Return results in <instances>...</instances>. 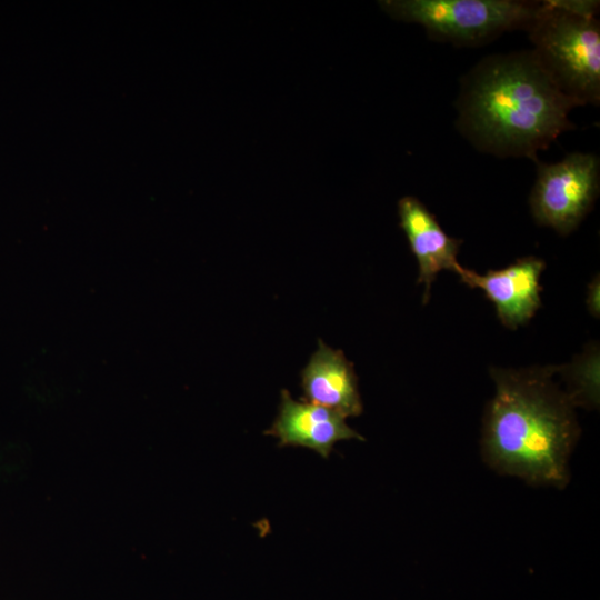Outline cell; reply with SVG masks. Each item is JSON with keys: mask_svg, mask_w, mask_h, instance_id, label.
<instances>
[{"mask_svg": "<svg viewBox=\"0 0 600 600\" xmlns=\"http://www.w3.org/2000/svg\"><path fill=\"white\" fill-rule=\"evenodd\" d=\"M573 107L531 50L494 54L464 77L458 126L482 151L537 160L539 150L573 127Z\"/></svg>", "mask_w": 600, "mask_h": 600, "instance_id": "cell-1", "label": "cell"}, {"mask_svg": "<svg viewBox=\"0 0 600 600\" xmlns=\"http://www.w3.org/2000/svg\"><path fill=\"white\" fill-rule=\"evenodd\" d=\"M398 214L400 227L418 262V283L424 284L422 301L427 303L431 284L440 271L450 270L459 274L462 270L457 259L462 241L449 237L428 208L412 196L398 201Z\"/></svg>", "mask_w": 600, "mask_h": 600, "instance_id": "cell-7", "label": "cell"}, {"mask_svg": "<svg viewBox=\"0 0 600 600\" xmlns=\"http://www.w3.org/2000/svg\"><path fill=\"white\" fill-rule=\"evenodd\" d=\"M599 1H541L527 28L531 50L556 86L576 106L600 101Z\"/></svg>", "mask_w": 600, "mask_h": 600, "instance_id": "cell-3", "label": "cell"}, {"mask_svg": "<svg viewBox=\"0 0 600 600\" xmlns=\"http://www.w3.org/2000/svg\"><path fill=\"white\" fill-rule=\"evenodd\" d=\"M544 268L542 259L528 256L484 274L463 267L458 276L470 288L484 292L496 306L498 319L504 327L517 329L526 324L541 306L540 277Z\"/></svg>", "mask_w": 600, "mask_h": 600, "instance_id": "cell-6", "label": "cell"}, {"mask_svg": "<svg viewBox=\"0 0 600 600\" xmlns=\"http://www.w3.org/2000/svg\"><path fill=\"white\" fill-rule=\"evenodd\" d=\"M391 17L422 26L427 33L456 44H479L504 31L527 30L541 1L382 0Z\"/></svg>", "mask_w": 600, "mask_h": 600, "instance_id": "cell-4", "label": "cell"}, {"mask_svg": "<svg viewBox=\"0 0 600 600\" xmlns=\"http://www.w3.org/2000/svg\"><path fill=\"white\" fill-rule=\"evenodd\" d=\"M556 367L491 369L496 393L483 428L491 466L532 483L568 481L567 462L579 437L576 403L554 381Z\"/></svg>", "mask_w": 600, "mask_h": 600, "instance_id": "cell-2", "label": "cell"}, {"mask_svg": "<svg viewBox=\"0 0 600 600\" xmlns=\"http://www.w3.org/2000/svg\"><path fill=\"white\" fill-rule=\"evenodd\" d=\"M301 387L308 402L343 418L357 417L363 410L353 364L341 350L322 340L301 371Z\"/></svg>", "mask_w": 600, "mask_h": 600, "instance_id": "cell-9", "label": "cell"}, {"mask_svg": "<svg viewBox=\"0 0 600 600\" xmlns=\"http://www.w3.org/2000/svg\"><path fill=\"white\" fill-rule=\"evenodd\" d=\"M586 304L588 311L594 318H599L600 314V281L599 274H597L587 288Z\"/></svg>", "mask_w": 600, "mask_h": 600, "instance_id": "cell-11", "label": "cell"}, {"mask_svg": "<svg viewBox=\"0 0 600 600\" xmlns=\"http://www.w3.org/2000/svg\"><path fill=\"white\" fill-rule=\"evenodd\" d=\"M266 433L277 437L280 446L309 448L322 458H328L340 440H363L339 413L308 401H296L286 389L281 391L278 417Z\"/></svg>", "mask_w": 600, "mask_h": 600, "instance_id": "cell-8", "label": "cell"}, {"mask_svg": "<svg viewBox=\"0 0 600 600\" xmlns=\"http://www.w3.org/2000/svg\"><path fill=\"white\" fill-rule=\"evenodd\" d=\"M600 162L593 153L573 152L556 163L538 162L529 203L534 220L566 236L593 207Z\"/></svg>", "mask_w": 600, "mask_h": 600, "instance_id": "cell-5", "label": "cell"}, {"mask_svg": "<svg viewBox=\"0 0 600 600\" xmlns=\"http://www.w3.org/2000/svg\"><path fill=\"white\" fill-rule=\"evenodd\" d=\"M572 387L568 393L577 404H596L599 392V349L590 344L570 364L560 368Z\"/></svg>", "mask_w": 600, "mask_h": 600, "instance_id": "cell-10", "label": "cell"}]
</instances>
